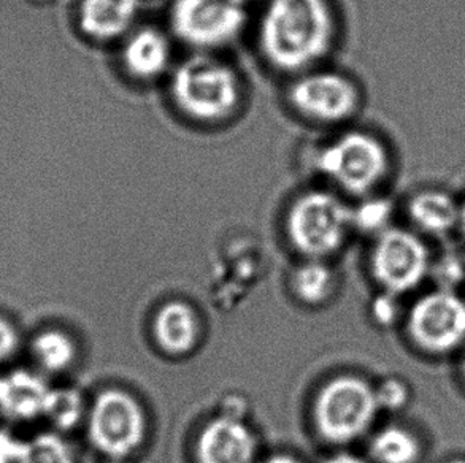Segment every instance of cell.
<instances>
[{"mask_svg": "<svg viewBox=\"0 0 465 463\" xmlns=\"http://www.w3.org/2000/svg\"><path fill=\"white\" fill-rule=\"evenodd\" d=\"M340 38L333 0H262L256 50L265 67L284 78L326 65Z\"/></svg>", "mask_w": 465, "mask_h": 463, "instance_id": "1", "label": "cell"}, {"mask_svg": "<svg viewBox=\"0 0 465 463\" xmlns=\"http://www.w3.org/2000/svg\"><path fill=\"white\" fill-rule=\"evenodd\" d=\"M165 84L172 108L197 127L231 124L245 107V80L220 53L193 51L173 65Z\"/></svg>", "mask_w": 465, "mask_h": 463, "instance_id": "2", "label": "cell"}, {"mask_svg": "<svg viewBox=\"0 0 465 463\" xmlns=\"http://www.w3.org/2000/svg\"><path fill=\"white\" fill-rule=\"evenodd\" d=\"M310 163L324 186L359 201L377 194L390 175L391 156L375 133L341 127L313 151Z\"/></svg>", "mask_w": 465, "mask_h": 463, "instance_id": "3", "label": "cell"}, {"mask_svg": "<svg viewBox=\"0 0 465 463\" xmlns=\"http://www.w3.org/2000/svg\"><path fill=\"white\" fill-rule=\"evenodd\" d=\"M284 102L297 118L322 129H341L358 116L364 94L359 83L326 65L307 70L288 80Z\"/></svg>", "mask_w": 465, "mask_h": 463, "instance_id": "4", "label": "cell"}, {"mask_svg": "<svg viewBox=\"0 0 465 463\" xmlns=\"http://www.w3.org/2000/svg\"><path fill=\"white\" fill-rule=\"evenodd\" d=\"M291 244L303 256H331L345 243L351 231V207L333 189L310 186L291 201L284 216Z\"/></svg>", "mask_w": 465, "mask_h": 463, "instance_id": "5", "label": "cell"}, {"mask_svg": "<svg viewBox=\"0 0 465 463\" xmlns=\"http://www.w3.org/2000/svg\"><path fill=\"white\" fill-rule=\"evenodd\" d=\"M252 5V0H170L169 32L193 51L220 53L245 34Z\"/></svg>", "mask_w": 465, "mask_h": 463, "instance_id": "6", "label": "cell"}, {"mask_svg": "<svg viewBox=\"0 0 465 463\" xmlns=\"http://www.w3.org/2000/svg\"><path fill=\"white\" fill-rule=\"evenodd\" d=\"M405 333L424 356L447 357L465 346V297L432 288L420 295L405 314Z\"/></svg>", "mask_w": 465, "mask_h": 463, "instance_id": "7", "label": "cell"}, {"mask_svg": "<svg viewBox=\"0 0 465 463\" xmlns=\"http://www.w3.org/2000/svg\"><path fill=\"white\" fill-rule=\"evenodd\" d=\"M380 413L375 388L359 376H339L321 389L314 419L321 435L337 445L369 432Z\"/></svg>", "mask_w": 465, "mask_h": 463, "instance_id": "8", "label": "cell"}, {"mask_svg": "<svg viewBox=\"0 0 465 463\" xmlns=\"http://www.w3.org/2000/svg\"><path fill=\"white\" fill-rule=\"evenodd\" d=\"M432 259L418 232L390 227L375 237L371 271L380 288L402 297L429 280Z\"/></svg>", "mask_w": 465, "mask_h": 463, "instance_id": "9", "label": "cell"}, {"mask_svg": "<svg viewBox=\"0 0 465 463\" xmlns=\"http://www.w3.org/2000/svg\"><path fill=\"white\" fill-rule=\"evenodd\" d=\"M88 435L95 449L124 458L139 449L145 437V414L139 401L121 389L97 395L88 416Z\"/></svg>", "mask_w": 465, "mask_h": 463, "instance_id": "10", "label": "cell"}, {"mask_svg": "<svg viewBox=\"0 0 465 463\" xmlns=\"http://www.w3.org/2000/svg\"><path fill=\"white\" fill-rule=\"evenodd\" d=\"M123 75L140 86L165 82L173 69L172 34L152 25H135L118 44Z\"/></svg>", "mask_w": 465, "mask_h": 463, "instance_id": "11", "label": "cell"}, {"mask_svg": "<svg viewBox=\"0 0 465 463\" xmlns=\"http://www.w3.org/2000/svg\"><path fill=\"white\" fill-rule=\"evenodd\" d=\"M142 5V0H76L74 25L88 44H118L139 25Z\"/></svg>", "mask_w": 465, "mask_h": 463, "instance_id": "12", "label": "cell"}, {"mask_svg": "<svg viewBox=\"0 0 465 463\" xmlns=\"http://www.w3.org/2000/svg\"><path fill=\"white\" fill-rule=\"evenodd\" d=\"M51 389L35 369H10L0 375V419L10 424L44 419Z\"/></svg>", "mask_w": 465, "mask_h": 463, "instance_id": "13", "label": "cell"}, {"mask_svg": "<svg viewBox=\"0 0 465 463\" xmlns=\"http://www.w3.org/2000/svg\"><path fill=\"white\" fill-rule=\"evenodd\" d=\"M256 451L250 427L231 414L208 422L197 443L199 463H254Z\"/></svg>", "mask_w": 465, "mask_h": 463, "instance_id": "14", "label": "cell"}, {"mask_svg": "<svg viewBox=\"0 0 465 463\" xmlns=\"http://www.w3.org/2000/svg\"><path fill=\"white\" fill-rule=\"evenodd\" d=\"M410 222L422 237L443 238L460 229V202L439 189L416 192L407 207Z\"/></svg>", "mask_w": 465, "mask_h": 463, "instance_id": "15", "label": "cell"}, {"mask_svg": "<svg viewBox=\"0 0 465 463\" xmlns=\"http://www.w3.org/2000/svg\"><path fill=\"white\" fill-rule=\"evenodd\" d=\"M199 318L184 301H170L163 305L154 320L157 345L167 354L184 356L194 350L199 341Z\"/></svg>", "mask_w": 465, "mask_h": 463, "instance_id": "16", "label": "cell"}, {"mask_svg": "<svg viewBox=\"0 0 465 463\" xmlns=\"http://www.w3.org/2000/svg\"><path fill=\"white\" fill-rule=\"evenodd\" d=\"M369 451L375 463H418L422 441L410 427L388 424L373 435Z\"/></svg>", "mask_w": 465, "mask_h": 463, "instance_id": "17", "label": "cell"}, {"mask_svg": "<svg viewBox=\"0 0 465 463\" xmlns=\"http://www.w3.org/2000/svg\"><path fill=\"white\" fill-rule=\"evenodd\" d=\"M31 357L42 375H59L76 359L75 341L59 329H45L31 340Z\"/></svg>", "mask_w": 465, "mask_h": 463, "instance_id": "18", "label": "cell"}, {"mask_svg": "<svg viewBox=\"0 0 465 463\" xmlns=\"http://www.w3.org/2000/svg\"><path fill=\"white\" fill-rule=\"evenodd\" d=\"M292 288L297 297L305 303H322L332 294V271L327 265L320 262V259H312L296 270L292 276Z\"/></svg>", "mask_w": 465, "mask_h": 463, "instance_id": "19", "label": "cell"}, {"mask_svg": "<svg viewBox=\"0 0 465 463\" xmlns=\"http://www.w3.org/2000/svg\"><path fill=\"white\" fill-rule=\"evenodd\" d=\"M84 414V401L78 390L70 388L51 389L44 419L56 430H72Z\"/></svg>", "mask_w": 465, "mask_h": 463, "instance_id": "20", "label": "cell"}, {"mask_svg": "<svg viewBox=\"0 0 465 463\" xmlns=\"http://www.w3.org/2000/svg\"><path fill=\"white\" fill-rule=\"evenodd\" d=\"M394 214L392 202L386 197L373 194L359 199L358 205L351 208V224L354 229L377 237L390 229Z\"/></svg>", "mask_w": 465, "mask_h": 463, "instance_id": "21", "label": "cell"}, {"mask_svg": "<svg viewBox=\"0 0 465 463\" xmlns=\"http://www.w3.org/2000/svg\"><path fill=\"white\" fill-rule=\"evenodd\" d=\"M18 463H76L74 451L61 435L40 433L23 443Z\"/></svg>", "mask_w": 465, "mask_h": 463, "instance_id": "22", "label": "cell"}, {"mask_svg": "<svg viewBox=\"0 0 465 463\" xmlns=\"http://www.w3.org/2000/svg\"><path fill=\"white\" fill-rule=\"evenodd\" d=\"M429 280L434 282V288L460 292V288H465L464 259L454 252L432 259Z\"/></svg>", "mask_w": 465, "mask_h": 463, "instance_id": "23", "label": "cell"}, {"mask_svg": "<svg viewBox=\"0 0 465 463\" xmlns=\"http://www.w3.org/2000/svg\"><path fill=\"white\" fill-rule=\"evenodd\" d=\"M377 394L378 407L380 411H391V413H399L403 408L409 407L410 399H411V390L407 382L401 378H386L380 382V386L375 388Z\"/></svg>", "mask_w": 465, "mask_h": 463, "instance_id": "24", "label": "cell"}, {"mask_svg": "<svg viewBox=\"0 0 465 463\" xmlns=\"http://www.w3.org/2000/svg\"><path fill=\"white\" fill-rule=\"evenodd\" d=\"M401 295L392 294L383 291L371 301V313L378 326L391 327L402 318V305Z\"/></svg>", "mask_w": 465, "mask_h": 463, "instance_id": "25", "label": "cell"}, {"mask_svg": "<svg viewBox=\"0 0 465 463\" xmlns=\"http://www.w3.org/2000/svg\"><path fill=\"white\" fill-rule=\"evenodd\" d=\"M23 348V337L10 318L0 314V367L12 362Z\"/></svg>", "mask_w": 465, "mask_h": 463, "instance_id": "26", "label": "cell"}, {"mask_svg": "<svg viewBox=\"0 0 465 463\" xmlns=\"http://www.w3.org/2000/svg\"><path fill=\"white\" fill-rule=\"evenodd\" d=\"M23 443L0 429V463H18Z\"/></svg>", "mask_w": 465, "mask_h": 463, "instance_id": "27", "label": "cell"}, {"mask_svg": "<svg viewBox=\"0 0 465 463\" xmlns=\"http://www.w3.org/2000/svg\"><path fill=\"white\" fill-rule=\"evenodd\" d=\"M324 463H371L367 462L365 458H359V456H354V454H337V456H333V458H327Z\"/></svg>", "mask_w": 465, "mask_h": 463, "instance_id": "28", "label": "cell"}, {"mask_svg": "<svg viewBox=\"0 0 465 463\" xmlns=\"http://www.w3.org/2000/svg\"><path fill=\"white\" fill-rule=\"evenodd\" d=\"M265 463H301L296 458H290V456H275L271 460H267Z\"/></svg>", "mask_w": 465, "mask_h": 463, "instance_id": "29", "label": "cell"}, {"mask_svg": "<svg viewBox=\"0 0 465 463\" xmlns=\"http://www.w3.org/2000/svg\"><path fill=\"white\" fill-rule=\"evenodd\" d=\"M458 231L462 233V238H464L465 241V201L460 202V229Z\"/></svg>", "mask_w": 465, "mask_h": 463, "instance_id": "30", "label": "cell"}, {"mask_svg": "<svg viewBox=\"0 0 465 463\" xmlns=\"http://www.w3.org/2000/svg\"><path fill=\"white\" fill-rule=\"evenodd\" d=\"M460 381H462V384L465 386V352L464 356H462V360H460Z\"/></svg>", "mask_w": 465, "mask_h": 463, "instance_id": "31", "label": "cell"}, {"mask_svg": "<svg viewBox=\"0 0 465 463\" xmlns=\"http://www.w3.org/2000/svg\"><path fill=\"white\" fill-rule=\"evenodd\" d=\"M443 463H465V458H450V460H447V462Z\"/></svg>", "mask_w": 465, "mask_h": 463, "instance_id": "32", "label": "cell"}, {"mask_svg": "<svg viewBox=\"0 0 465 463\" xmlns=\"http://www.w3.org/2000/svg\"><path fill=\"white\" fill-rule=\"evenodd\" d=\"M145 2H153V0H142V4H145Z\"/></svg>", "mask_w": 465, "mask_h": 463, "instance_id": "33", "label": "cell"}, {"mask_svg": "<svg viewBox=\"0 0 465 463\" xmlns=\"http://www.w3.org/2000/svg\"><path fill=\"white\" fill-rule=\"evenodd\" d=\"M252 4H254V0H252Z\"/></svg>", "mask_w": 465, "mask_h": 463, "instance_id": "34", "label": "cell"}, {"mask_svg": "<svg viewBox=\"0 0 465 463\" xmlns=\"http://www.w3.org/2000/svg\"><path fill=\"white\" fill-rule=\"evenodd\" d=\"M464 297H465V295H464Z\"/></svg>", "mask_w": 465, "mask_h": 463, "instance_id": "35", "label": "cell"}]
</instances>
